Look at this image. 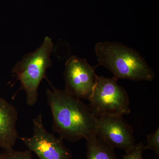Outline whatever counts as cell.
Wrapping results in <instances>:
<instances>
[{
  "instance_id": "cell-1",
  "label": "cell",
  "mask_w": 159,
  "mask_h": 159,
  "mask_svg": "<svg viewBox=\"0 0 159 159\" xmlns=\"http://www.w3.org/2000/svg\"><path fill=\"white\" fill-rule=\"evenodd\" d=\"M51 87L47 89L46 97L52 113L53 132L71 142L95 135L97 118L89 105L65 89Z\"/></svg>"
},
{
  "instance_id": "cell-2",
  "label": "cell",
  "mask_w": 159,
  "mask_h": 159,
  "mask_svg": "<svg viewBox=\"0 0 159 159\" xmlns=\"http://www.w3.org/2000/svg\"><path fill=\"white\" fill-rule=\"evenodd\" d=\"M98 66L108 69L117 80L151 81L155 77L153 70L134 49L123 44L105 41L95 45Z\"/></svg>"
},
{
  "instance_id": "cell-3",
  "label": "cell",
  "mask_w": 159,
  "mask_h": 159,
  "mask_svg": "<svg viewBox=\"0 0 159 159\" xmlns=\"http://www.w3.org/2000/svg\"><path fill=\"white\" fill-rule=\"evenodd\" d=\"M53 48L52 39L46 36L39 48L25 55L11 70L20 83V89L25 93L26 103L29 107L37 103L39 87L46 77L47 70L52 66L51 54Z\"/></svg>"
},
{
  "instance_id": "cell-4",
  "label": "cell",
  "mask_w": 159,
  "mask_h": 159,
  "mask_svg": "<svg viewBox=\"0 0 159 159\" xmlns=\"http://www.w3.org/2000/svg\"><path fill=\"white\" fill-rule=\"evenodd\" d=\"M118 80L98 76L89 106L97 118L106 116H122L130 113L128 94Z\"/></svg>"
},
{
  "instance_id": "cell-5",
  "label": "cell",
  "mask_w": 159,
  "mask_h": 159,
  "mask_svg": "<svg viewBox=\"0 0 159 159\" xmlns=\"http://www.w3.org/2000/svg\"><path fill=\"white\" fill-rule=\"evenodd\" d=\"M31 137H19L26 147L39 159H72L71 151L66 147L63 139L46 129L39 114L32 120Z\"/></svg>"
},
{
  "instance_id": "cell-6",
  "label": "cell",
  "mask_w": 159,
  "mask_h": 159,
  "mask_svg": "<svg viewBox=\"0 0 159 159\" xmlns=\"http://www.w3.org/2000/svg\"><path fill=\"white\" fill-rule=\"evenodd\" d=\"M86 59L72 56L66 61L64 71L65 89L77 99H90L97 82L96 69Z\"/></svg>"
},
{
  "instance_id": "cell-7",
  "label": "cell",
  "mask_w": 159,
  "mask_h": 159,
  "mask_svg": "<svg viewBox=\"0 0 159 159\" xmlns=\"http://www.w3.org/2000/svg\"><path fill=\"white\" fill-rule=\"evenodd\" d=\"M95 135L114 148L131 150L135 145L133 129L122 116H106L97 118Z\"/></svg>"
},
{
  "instance_id": "cell-8",
  "label": "cell",
  "mask_w": 159,
  "mask_h": 159,
  "mask_svg": "<svg viewBox=\"0 0 159 159\" xmlns=\"http://www.w3.org/2000/svg\"><path fill=\"white\" fill-rule=\"evenodd\" d=\"M18 119L16 107L0 97V148L4 150L13 149L19 138L16 126Z\"/></svg>"
},
{
  "instance_id": "cell-9",
  "label": "cell",
  "mask_w": 159,
  "mask_h": 159,
  "mask_svg": "<svg viewBox=\"0 0 159 159\" xmlns=\"http://www.w3.org/2000/svg\"><path fill=\"white\" fill-rule=\"evenodd\" d=\"M86 140V159H119L115 148L103 139L92 135Z\"/></svg>"
},
{
  "instance_id": "cell-10",
  "label": "cell",
  "mask_w": 159,
  "mask_h": 159,
  "mask_svg": "<svg viewBox=\"0 0 159 159\" xmlns=\"http://www.w3.org/2000/svg\"><path fill=\"white\" fill-rule=\"evenodd\" d=\"M0 159H32V152L30 150L18 151L11 149L4 150L0 154Z\"/></svg>"
},
{
  "instance_id": "cell-11",
  "label": "cell",
  "mask_w": 159,
  "mask_h": 159,
  "mask_svg": "<svg viewBox=\"0 0 159 159\" xmlns=\"http://www.w3.org/2000/svg\"><path fill=\"white\" fill-rule=\"evenodd\" d=\"M147 145L145 146V149L153 151L157 156H159V128L153 133L147 136Z\"/></svg>"
},
{
  "instance_id": "cell-12",
  "label": "cell",
  "mask_w": 159,
  "mask_h": 159,
  "mask_svg": "<svg viewBox=\"0 0 159 159\" xmlns=\"http://www.w3.org/2000/svg\"><path fill=\"white\" fill-rule=\"evenodd\" d=\"M145 146L142 142L136 144L133 148L126 152L122 159H144L143 153L145 150Z\"/></svg>"
}]
</instances>
